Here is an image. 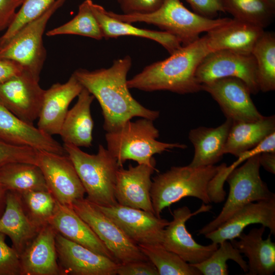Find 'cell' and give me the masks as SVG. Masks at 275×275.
<instances>
[{
	"label": "cell",
	"mask_w": 275,
	"mask_h": 275,
	"mask_svg": "<svg viewBox=\"0 0 275 275\" xmlns=\"http://www.w3.org/2000/svg\"><path fill=\"white\" fill-rule=\"evenodd\" d=\"M260 164L267 172L275 174V152H264L261 153L259 158Z\"/></svg>",
	"instance_id": "cell-45"
},
{
	"label": "cell",
	"mask_w": 275,
	"mask_h": 275,
	"mask_svg": "<svg viewBox=\"0 0 275 275\" xmlns=\"http://www.w3.org/2000/svg\"><path fill=\"white\" fill-rule=\"evenodd\" d=\"M132 60L129 56L114 61L107 68L93 71L78 69L73 74L96 98L102 109L106 132L117 130L135 117L154 121L159 112L146 108L130 94L127 84Z\"/></svg>",
	"instance_id": "cell-1"
},
{
	"label": "cell",
	"mask_w": 275,
	"mask_h": 275,
	"mask_svg": "<svg viewBox=\"0 0 275 275\" xmlns=\"http://www.w3.org/2000/svg\"><path fill=\"white\" fill-rule=\"evenodd\" d=\"M195 75L201 85L222 78L236 77L245 83L251 94L260 91L256 62L252 54L229 50L210 52L199 64Z\"/></svg>",
	"instance_id": "cell-10"
},
{
	"label": "cell",
	"mask_w": 275,
	"mask_h": 275,
	"mask_svg": "<svg viewBox=\"0 0 275 275\" xmlns=\"http://www.w3.org/2000/svg\"><path fill=\"white\" fill-rule=\"evenodd\" d=\"M39 81L23 70L0 84V102L19 118L33 124L38 118L45 91Z\"/></svg>",
	"instance_id": "cell-15"
},
{
	"label": "cell",
	"mask_w": 275,
	"mask_h": 275,
	"mask_svg": "<svg viewBox=\"0 0 275 275\" xmlns=\"http://www.w3.org/2000/svg\"><path fill=\"white\" fill-rule=\"evenodd\" d=\"M90 6L105 39L123 36L144 38L160 44L170 54L182 46L176 37L167 32L138 28L131 23L118 20L110 16L102 6L94 3L92 0L90 1Z\"/></svg>",
	"instance_id": "cell-26"
},
{
	"label": "cell",
	"mask_w": 275,
	"mask_h": 275,
	"mask_svg": "<svg viewBox=\"0 0 275 275\" xmlns=\"http://www.w3.org/2000/svg\"><path fill=\"white\" fill-rule=\"evenodd\" d=\"M71 207L90 227L118 264L149 260L136 243L86 198L75 201Z\"/></svg>",
	"instance_id": "cell-9"
},
{
	"label": "cell",
	"mask_w": 275,
	"mask_h": 275,
	"mask_svg": "<svg viewBox=\"0 0 275 275\" xmlns=\"http://www.w3.org/2000/svg\"><path fill=\"white\" fill-rule=\"evenodd\" d=\"M24 0H0V32L7 30L12 22L16 10Z\"/></svg>",
	"instance_id": "cell-43"
},
{
	"label": "cell",
	"mask_w": 275,
	"mask_h": 275,
	"mask_svg": "<svg viewBox=\"0 0 275 275\" xmlns=\"http://www.w3.org/2000/svg\"><path fill=\"white\" fill-rule=\"evenodd\" d=\"M225 12L233 18L263 29L272 21L275 7L268 0H222Z\"/></svg>",
	"instance_id": "cell-31"
},
{
	"label": "cell",
	"mask_w": 275,
	"mask_h": 275,
	"mask_svg": "<svg viewBox=\"0 0 275 275\" xmlns=\"http://www.w3.org/2000/svg\"><path fill=\"white\" fill-rule=\"evenodd\" d=\"M7 191V189L0 183V217L5 207Z\"/></svg>",
	"instance_id": "cell-46"
},
{
	"label": "cell",
	"mask_w": 275,
	"mask_h": 275,
	"mask_svg": "<svg viewBox=\"0 0 275 275\" xmlns=\"http://www.w3.org/2000/svg\"><path fill=\"white\" fill-rule=\"evenodd\" d=\"M264 32L261 27L233 18L205 36L210 52L229 50L250 54Z\"/></svg>",
	"instance_id": "cell-22"
},
{
	"label": "cell",
	"mask_w": 275,
	"mask_h": 275,
	"mask_svg": "<svg viewBox=\"0 0 275 275\" xmlns=\"http://www.w3.org/2000/svg\"><path fill=\"white\" fill-rule=\"evenodd\" d=\"M83 88L73 73L66 82L53 84L45 90L37 127L50 136L59 134L70 103Z\"/></svg>",
	"instance_id": "cell-20"
},
{
	"label": "cell",
	"mask_w": 275,
	"mask_h": 275,
	"mask_svg": "<svg viewBox=\"0 0 275 275\" xmlns=\"http://www.w3.org/2000/svg\"><path fill=\"white\" fill-rule=\"evenodd\" d=\"M94 205L137 244H161L164 229L169 223L168 220L118 203L107 206Z\"/></svg>",
	"instance_id": "cell-12"
},
{
	"label": "cell",
	"mask_w": 275,
	"mask_h": 275,
	"mask_svg": "<svg viewBox=\"0 0 275 275\" xmlns=\"http://www.w3.org/2000/svg\"><path fill=\"white\" fill-rule=\"evenodd\" d=\"M194 12L200 15L213 18L218 12H225L222 0H186Z\"/></svg>",
	"instance_id": "cell-42"
},
{
	"label": "cell",
	"mask_w": 275,
	"mask_h": 275,
	"mask_svg": "<svg viewBox=\"0 0 275 275\" xmlns=\"http://www.w3.org/2000/svg\"><path fill=\"white\" fill-rule=\"evenodd\" d=\"M91 203L109 206L117 203L115 196L117 172L120 167L116 158L99 145L96 154L82 151L79 147L64 143Z\"/></svg>",
	"instance_id": "cell-6"
},
{
	"label": "cell",
	"mask_w": 275,
	"mask_h": 275,
	"mask_svg": "<svg viewBox=\"0 0 275 275\" xmlns=\"http://www.w3.org/2000/svg\"><path fill=\"white\" fill-rule=\"evenodd\" d=\"M219 247L204 261L191 264L204 275H228L227 261L232 260L238 264L244 272L248 270V265L239 250L231 242L225 240L219 243Z\"/></svg>",
	"instance_id": "cell-35"
},
{
	"label": "cell",
	"mask_w": 275,
	"mask_h": 275,
	"mask_svg": "<svg viewBox=\"0 0 275 275\" xmlns=\"http://www.w3.org/2000/svg\"><path fill=\"white\" fill-rule=\"evenodd\" d=\"M264 226L252 229L248 234L242 232L237 238L230 240L232 245L249 260L248 275H271L275 271V243L271 234L263 239Z\"/></svg>",
	"instance_id": "cell-25"
},
{
	"label": "cell",
	"mask_w": 275,
	"mask_h": 275,
	"mask_svg": "<svg viewBox=\"0 0 275 275\" xmlns=\"http://www.w3.org/2000/svg\"><path fill=\"white\" fill-rule=\"evenodd\" d=\"M37 166L48 190L59 203L71 206L75 201L84 198L85 189L67 154L38 150Z\"/></svg>",
	"instance_id": "cell-11"
},
{
	"label": "cell",
	"mask_w": 275,
	"mask_h": 275,
	"mask_svg": "<svg viewBox=\"0 0 275 275\" xmlns=\"http://www.w3.org/2000/svg\"><path fill=\"white\" fill-rule=\"evenodd\" d=\"M225 164L172 167L156 176L150 192L155 215L160 216L165 208L187 197L198 198L205 204L223 202L226 193L216 176Z\"/></svg>",
	"instance_id": "cell-3"
},
{
	"label": "cell",
	"mask_w": 275,
	"mask_h": 275,
	"mask_svg": "<svg viewBox=\"0 0 275 275\" xmlns=\"http://www.w3.org/2000/svg\"><path fill=\"white\" fill-rule=\"evenodd\" d=\"M38 152L31 147L12 145L0 140V169L12 162L37 165Z\"/></svg>",
	"instance_id": "cell-38"
},
{
	"label": "cell",
	"mask_w": 275,
	"mask_h": 275,
	"mask_svg": "<svg viewBox=\"0 0 275 275\" xmlns=\"http://www.w3.org/2000/svg\"><path fill=\"white\" fill-rule=\"evenodd\" d=\"M40 229L26 213L20 195L8 190L0 217V233L11 239L12 247L20 255Z\"/></svg>",
	"instance_id": "cell-24"
},
{
	"label": "cell",
	"mask_w": 275,
	"mask_h": 275,
	"mask_svg": "<svg viewBox=\"0 0 275 275\" xmlns=\"http://www.w3.org/2000/svg\"><path fill=\"white\" fill-rule=\"evenodd\" d=\"M232 121H226L215 128L199 127L190 130L188 138L193 144L194 155L188 164L193 167L214 165L221 160Z\"/></svg>",
	"instance_id": "cell-28"
},
{
	"label": "cell",
	"mask_w": 275,
	"mask_h": 275,
	"mask_svg": "<svg viewBox=\"0 0 275 275\" xmlns=\"http://www.w3.org/2000/svg\"><path fill=\"white\" fill-rule=\"evenodd\" d=\"M107 14L129 23L145 22L157 26L176 37L182 46L190 44L200 38V34L208 32L229 22L231 18H210L187 9L180 0H164L155 11L145 14Z\"/></svg>",
	"instance_id": "cell-4"
},
{
	"label": "cell",
	"mask_w": 275,
	"mask_h": 275,
	"mask_svg": "<svg viewBox=\"0 0 275 275\" xmlns=\"http://www.w3.org/2000/svg\"><path fill=\"white\" fill-rule=\"evenodd\" d=\"M155 164H130L127 169L119 168L115 189L118 203L154 214L150 192Z\"/></svg>",
	"instance_id": "cell-17"
},
{
	"label": "cell",
	"mask_w": 275,
	"mask_h": 275,
	"mask_svg": "<svg viewBox=\"0 0 275 275\" xmlns=\"http://www.w3.org/2000/svg\"><path fill=\"white\" fill-rule=\"evenodd\" d=\"M0 140L17 146L29 147L60 155L67 153L62 145L50 136L19 118L0 102Z\"/></svg>",
	"instance_id": "cell-19"
},
{
	"label": "cell",
	"mask_w": 275,
	"mask_h": 275,
	"mask_svg": "<svg viewBox=\"0 0 275 275\" xmlns=\"http://www.w3.org/2000/svg\"><path fill=\"white\" fill-rule=\"evenodd\" d=\"M56 0H24L20 9L6 30L0 37V49L4 47L27 23L43 14Z\"/></svg>",
	"instance_id": "cell-37"
},
{
	"label": "cell",
	"mask_w": 275,
	"mask_h": 275,
	"mask_svg": "<svg viewBox=\"0 0 275 275\" xmlns=\"http://www.w3.org/2000/svg\"><path fill=\"white\" fill-rule=\"evenodd\" d=\"M57 233L50 224L41 228L20 255L21 275H62L56 247Z\"/></svg>",
	"instance_id": "cell-21"
},
{
	"label": "cell",
	"mask_w": 275,
	"mask_h": 275,
	"mask_svg": "<svg viewBox=\"0 0 275 275\" xmlns=\"http://www.w3.org/2000/svg\"><path fill=\"white\" fill-rule=\"evenodd\" d=\"M268 1L273 6L275 7V0H268Z\"/></svg>",
	"instance_id": "cell-47"
},
{
	"label": "cell",
	"mask_w": 275,
	"mask_h": 275,
	"mask_svg": "<svg viewBox=\"0 0 275 275\" xmlns=\"http://www.w3.org/2000/svg\"><path fill=\"white\" fill-rule=\"evenodd\" d=\"M141 252L154 265L159 275H201L190 264L161 244H138Z\"/></svg>",
	"instance_id": "cell-33"
},
{
	"label": "cell",
	"mask_w": 275,
	"mask_h": 275,
	"mask_svg": "<svg viewBox=\"0 0 275 275\" xmlns=\"http://www.w3.org/2000/svg\"><path fill=\"white\" fill-rule=\"evenodd\" d=\"M211 208L208 204H204L193 212L187 206L174 210L173 220L164 229L161 245L191 264L207 259L217 249L218 244L212 242L203 245L198 243L187 230L185 223L193 216L208 211Z\"/></svg>",
	"instance_id": "cell-13"
},
{
	"label": "cell",
	"mask_w": 275,
	"mask_h": 275,
	"mask_svg": "<svg viewBox=\"0 0 275 275\" xmlns=\"http://www.w3.org/2000/svg\"><path fill=\"white\" fill-rule=\"evenodd\" d=\"M56 247L62 275H115L118 263L57 233Z\"/></svg>",
	"instance_id": "cell-16"
},
{
	"label": "cell",
	"mask_w": 275,
	"mask_h": 275,
	"mask_svg": "<svg viewBox=\"0 0 275 275\" xmlns=\"http://www.w3.org/2000/svg\"><path fill=\"white\" fill-rule=\"evenodd\" d=\"M77 97L76 103L66 114L59 134L64 143L89 147L92 145L94 127L91 105L95 98L84 88Z\"/></svg>",
	"instance_id": "cell-27"
},
{
	"label": "cell",
	"mask_w": 275,
	"mask_h": 275,
	"mask_svg": "<svg viewBox=\"0 0 275 275\" xmlns=\"http://www.w3.org/2000/svg\"><path fill=\"white\" fill-rule=\"evenodd\" d=\"M152 120L142 118L127 121L116 130L107 132L105 139L107 149L123 167L127 160L138 164H156L153 156L174 148L185 149L186 145L158 141L159 132Z\"/></svg>",
	"instance_id": "cell-5"
},
{
	"label": "cell",
	"mask_w": 275,
	"mask_h": 275,
	"mask_svg": "<svg viewBox=\"0 0 275 275\" xmlns=\"http://www.w3.org/2000/svg\"><path fill=\"white\" fill-rule=\"evenodd\" d=\"M0 183L7 190L19 194L48 190L40 168L32 163L12 162L3 166L0 169Z\"/></svg>",
	"instance_id": "cell-30"
},
{
	"label": "cell",
	"mask_w": 275,
	"mask_h": 275,
	"mask_svg": "<svg viewBox=\"0 0 275 275\" xmlns=\"http://www.w3.org/2000/svg\"><path fill=\"white\" fill-rule=\"evenodd\" d=\"M22 68L12 60L0 59V84L20 74Z\"/></svg>",
	"instance_id": "cell-44"
},
{
	"label": "cell",
	"mask_w": 275,
	"mask_h": 275,
	"mask_svg": "<svg viewBox=\"0 0 275 275\" xmlns=\"http://www.w3.org/2000/svg\"><path fill=\"white\" fill-rule=\"evenodd\" d=\"M66 0H56L41 16L27 23L0 49V59L12 60L39 81L46 51L43 36L51 16Z\"/></svg>",
	"instance_id": "cell-8"
},
{
	"label": "cell",
	"mask_w": 275,
	"mask_h": 275,
	"mask_svg": "<svg viewBox=\"0 0 275 275\" xmlns=\"http://www.w3.org/2000/svg\"><path fill=\"white\" fill-rule=\"evenodd\" d=\"M260 224L275 235V198L252 202L237 210L228 219L205 237L219 244L237 238L248 226Z\"/></svg>",
	"instance_id": "cell-18"
},
{
	"label": "cell",
	"mask_w": 275,
	"mask_h": 275,
	"mask_svg": "<svg viewBox=\"0 0 275 275\" xmlns=\"http://www.w3.org/2000/svg\"><path fill=\"white\" fill-rule=\"evenodd\" d=\"M260 153L248 158L240 167H236L227 176L229 185L227 199L219 214L198 231V235L211 232L246 204L275 198L260 175Z\"/></svg>",
	"instance_id": "cell-7"
},
{
	"label": "cell",
	"mask_w": 275,
	"mask_h": 275,
	"mask_svg": "<svg viewBox=\"0 0 275 275\" xmlns=\"http://www.w3.org/2000/svg\"><path fill=\"white\" fill-rule=\"evenodd\" d=\"M217 102L227 119L232 122H252L264 116L258 111L244 82L236 77H225L202 84Z\"/></svg>",
	"instance_id": "cell-14"
},
{
	"label": "cell",
	"mask_w": 275,
	"mask_h": 275,
	"mask_svg": "<svg viewBox=\"0 0 275 275\" xmlns=\"http://www.w3.org/2000/svg\"><path fill=\"white\" fill-rule=\"evenodd\" d=\"M90 1L85 0L79 6L77 14L71 20L48 31L46 35L51 37L61 35H76L96 40L103 38L100 26L91 9Z\"/></svg>",
	"instance_id": "cell-34"
},
{
	"label": "cell",
	"mask_w": 275,
	"mask_h": 275,
	"mask_svg": "<svg viewBox=\"0 0 275 275\" xmlns=\"http://www.w3.org/2000/svg\"><path fill=\"white\" fill-rule=\"evenodd\" d=\"M117 274L119 275H159L156 268L149 260L119 264L117 268Z\"/></svg>",
	"instance_id": "cell-41"
},
{
	"label": "cell",
	"mask_w": 275,
	"mask_h": 275,
	"mask_svg": "<svg viewBox=\"0 0 275 275\" xmlns=\"http://www.w3.org/2000/svg\"><path fill=\"white\" fill-rule=\"evenodd\" d=\"M252 54L257 68L260 91L267 92L275 89V36L264 32L256 43Z\"/></svg>",
	"instance_id": "cell-32"
},
{
	"label": "cell",
	"mask_w": 275,
	"mask_h": 275,
	"mask_svg": "<svg viewBox=\"0 0 275 275\" xmlns=\"http://www.w3.org/2000/svg\"><path fill=\"white\" fill-rule=\"evenodd\" d=\"M124 14H145L158 9L164 0H117Z\"/></svg>",
	"instance_id": "cell-40"
},
{
	"label": "cell",
	"mask_w": 275,
	"mask_h": 275,
	"mask_svg": "<svg viewBox=\"0 0 275 275\" xmlns=\"http://www.w3.org/2000/svg\"><path fill=\"white\" fill-rule=\"evenodd\" d=\"M210 52L206 36L182 46L162 61L146 66L127 84L129 89L152 92L169 91L184 94L202 90L195 73L198 66Z\"/></svg>",
	"instance_id": "cell-2"
},
{
	"label": "cell",
	"mask_w": 275,
	"mask_h": 275,
	"mask_svg": "<svg viewBox=\"0 0 275 275\" xmlns=\"http://www.w3.org/2000/svg\"><path fill=\"white\" fill-rule=\"evenodd\" d=\"M5 236L0 233V275H21L20 255L7 244Z\"/></svg>",
	"instance_id": "cell-39"
},
{
	"label": "cell",
	"mask_w": 275,
	"mask_h": 275,
	"mask_svg": "<svg viewBox=\"0 0 275 275\" xmlns=\"http://www.w3.org/2000/svg\"><path fill=\"white\" fill-rule=\"evenodd\" d=\"M24 210L32 221L41 228L49 224L57 201L48 190H33L20 194Z\"/></svg>",
	"instance_id": "cell-36"
},
{
	"label": "cell",
	"mask_w": 275,
	"mask_h": 275,
	"mask_svg": "<svg viewBox=\"0 0 275 275\" xmlns=\"http://www.w3.org/2000/svg\"><path fill=\"white\" fill-rule=\"evenodd\" d=\"M49 224L66 238L116 261L102 241L71 206L57 201Z\"/></svg>",
	"instance_id": "cell-23"
},
{
	"label": "cell",
	"mask_w": 275,
	"mask_h": 275,
	"mask_svg": "<svg viewBox=\"0 0 275 275\" xmlns=\"http://www.w3.org/2000/svg\"><path fill=\"white\" fill-rule=\"evenodd\" d=\"M275 132L274 116L263 117L252 122H232L224 147V154L238 156L256 147Z\"/></svg>",
	"instance_id": "cell-29"
}]
</instances>
